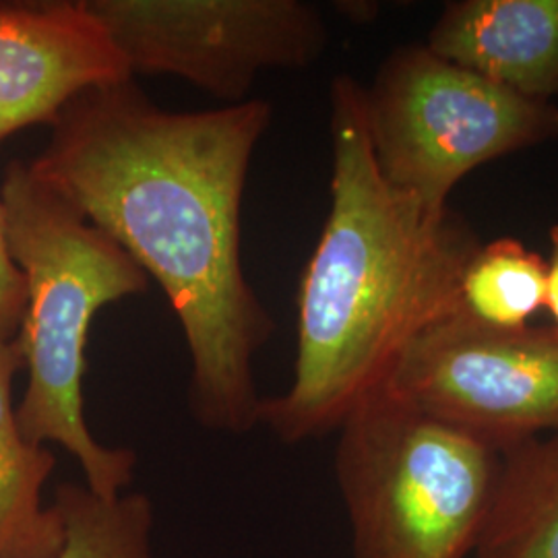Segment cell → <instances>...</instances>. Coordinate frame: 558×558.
I'll return each mask as SVG.
<instances>
[{"label": "cell", "instance_id": "14", "mask_svg": "<svg viewBox=\"0 0 558 558\" xmlns=\"http://www.w3.org/2000/svg\"><path fill=\"white\" fill-rule=\"evenodd\" d=\"M25 315V279L9 251L0 209V339L13 341L20 336Z\"/></svg>", "mask_w": 558, "mask_h": 558}, {"label": "cell", "instance_id": "10", "mask_svg": "<svg viewBox=\"0 0 558 558\" xmlns=\"http://www.w3.org/2000/svg\"><path fill=\"white\" fill-rule=\"evenodd\" d=\"M21 368L17 339H0V558H52L64 530L54 502H44V486L57 459L21 433L13 405V379Z\"/></svg>", "mask_w": 558, "mask_h": 558}, {"label": "cell", "instance_id": "12", "mask_svg": "<svg viewBox=\"0 0 558 558\" xmlns=\"http://www.w3.org/2000/svg\"><path fill=\"white\" fill-rule=\"evenodd\" d=\"M544 296L546 259L509 236L480 244L459 286L461 313L495 329L527 327Z\"/></svg>", "mask_w": 558, "mask_h": 558}, {"label": "cell", "instance_id": "13", "mask_svg": "<svg viewBox=\"0 0 558 558\" xmlns=\"http://www.w3.org/2000/svg\"><path fill=\"white\" fill-rule=\"evenodd\" d=\"M64 538L52 558H151L154 507L143 493L98 495L62 484L54 495Z\"/></svg>", "mask_w": 558, "mask_h": 558}, {"label": "cell", "instance_id": "6", "mask_svg": "<svg viewBox=\"0 0 558 558\" xmlns=\"http://www.w3.org/2000/svg\"><path fill=\"white\" fill-rule=\"evenodd\" d=\"M131 75L189 81L246 101L269 69H304L327 46L319 9L300 0H83Z\"/></svg>", "mask_w": 558, "mask_h": 558}, {"label": "cell", "instance_id": "8", "mask_svg": "<svg viewBox=\"0 0 558 558\" xmlns=\"http://www.w3.org/2000/svg\"><path fill=\"white\" fill-rule=\"evenodd\" d=\"M133 80L83 0L0 4V143L54 124L87 89Z\"/></svg>", "mask_w": 558, "mask_h": 558}, {"label": "cell", "instance_id": "4", "mask_svg": "<svg viewBox=\"0 0 558 558\" xmlns=\"http://www.w3.org/2000/svg\"><path fill=\"white\" fill-rule=\"evenodd\" d=\"M336 476L354 558H465L476 550L500 453L391 393L341 422Z\"/></svg>", "mask_w": 558, "mask_h": 558}, {"label": "cell", "instance_id": "11", "mask_svg": "<svg viewBox=\"0 0 558 558\" xmlns=\"http://www.w3.org/2000/svg\"><path fill=\"white\" fill-rule=\"evenodd\" d=\"M476 558H558V428L500 453Z\"/></svg>", "mask_w": 558, "mask_h": 558}, {"label": "cell", "instance_id": "1", "mask_svg": "<svg viewBox=\"0 0 558 558\" xmlns=\"http://www.w3.org/2000/svg\"><path fill=\"white\" fill-rule=\"evenodd\" d=\"M269 101L172 112L135 81L83 92L29 168L160 283L191 359L201 426L259 424L253 359L276 320L242 267V197Z\"/></svg>", "mask_w": 558, "mask_h": 558}, {"label": "cell", "instance_id": "9", "mask_svg": "<svg viewBox=\"0 0 558 558\" xmlns=\"http://www.w3.org/2000/svg\"><path fill=\"white\" fill-rule=\"evenodd\" d=\"M426 48L521 98L558 96V0L449 2Z\"/></svg>", "mask_w": 558, "mask_h": 558}, {"label": "cell", "instance_id": "5", "mask_svg": "<svg viewBox=\"0 0 558 558\" xmlns=\"http://www.w3.org/2000/svg\"><path fill=\"white\" fill-rule=\"evenodd\" d=\"M364 117L383 179L447 207L482 163L558 140V108L484 80L426 44L401 46L364 87Z\"/></svg>", "mask_w": 558, "mask_h": 558}, {"label": "cell", "instance_id": "3", "mask_svg": "<svg viewBox=\"0 0 558 558\" xmlns=\"http://www.w3.org/2000/svg\"><path fill=\"white\" fill-rule=\"evenodd\" d=\"M0 209L9 251L25 279V315L17 336L27 368L17 408L21 433L32 445L57 442L77 459L85 486L94 493H124L137 456L101 445L87 426L85 345L96 313L145 294L149 278L29 163L13 161L7 168Z\"/></svg>", "mask_w": 558, "mask_h": 558}, {"label": "cell", "instance_id": "7", "mask_svg": "<svg viewBox=\"0 0 558 558\" xmlns=\"http://www.w3.org/2000/svg\"><path fill=\"white\" fill-rule=\"evenodd\" d=\"M383 385L505 453L558 428V331L495 329L458 313L422 331Z\"/></svg>", "mask_w": 558, "mask_h": 558}, {"label": "cell", "instance_id": "2", "mask_svg": "<svg viewBox=\"0 0 558 558\" xmlns=\"http://www.w3.org/2000/svg\"><path fill=\"white\" fill-rule=\"evenodd\" d=\"M331 209L299 290L294 380L260 399L259 424L296 445L333 433L430 325L461 313V276L480 242L447 207L383 179L364 87L331 83Z\"/></svg>", "mask_w": 558, "mask_h": 558}, {"label": "cell", "instance_id": "15", "mask_svg": "<svg viewBox=\"0 0 558 558\" xmlns=\"http://www.w3.org/2000/svg\"><path fill=\"white\" fill-rule=\"evenodd\" d=\"M544 308L550 315V327L558 331V223L550 228V259L546 260Z\"/></svg>", "mask_w": 558, "mask_h": 558}]
</instances>
